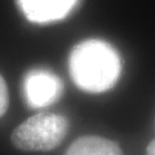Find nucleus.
<instances>
[{
	"instance_id": "obj_5",
	"label": "nucleus",
	"mask_w": 155,
	"mask_h": 155,
	"mask_svg": "<svg viewBox=\"0 0 155 155\" xmlns=\"http://www.w3.org/2000/svg\"><path fill=\"white\" fill-rule=\"evenodd\" d=\"M66 155H124L121 147L109 139L85 136L75 140Z\"/></svg>"
},
{
	"instance_id": "obj_7",
	"label": "nucleus",
	"mask_w": 155,
	"mask_h": 155,
	"mask_svg": "<svg viewBox=\"0 0 155 155\" xmlns=\"http://www.w3.org/2000/svg\"><path fill=\"white\" fill-rule=\"evenodd\" d=\"M146 155H155V139L148 145L147 150H146Z\"/></svg>"
},
{
	"instance_id": "obj_3",
	"label": "nucleus",
	"mask_w": 155,
	"mask_h": 155,
	"mask_svg": "<svg viewBox=\"0 0 155 155\" xmlns=\"http://www.w3.org/2000/svg\"><path fill=\"white\" fill-rule=\"evenodd\" d=\"M25 101L30 107L41 108L52 105L61 97V79L50 70L35 69L27 74L23 82Z\"/></svg>"
},
{
	"instance_id": "obj_2",
	"label": "nucleus",
	"mask_w": 155,
	"mask_h": 155,
	"mask_svg": "<svg viewBox=\"0 0 155 155\" xmlns=\"http://www.w3.org/2000/svg\"><path fill=\"white\" fill-rule=\"evenodd\" d=\"M68 130L66 117L58 114H37L12 133V144L29 152L51 150L61 144Z\"/></svg>"
},
{
	"instance_id": "obj_4",
	"label": "nucleus",
	"mask_w": 155,
	"mask_h": 155,
	"mask_svg": "<svg viewBox=\"0 0 155 155\" xmlns=\"http://www.w3.org/2000/svg\"><path fill=\"white\" fill-rule=\"evenodd\" d=\"M79 0H17L25 18L37 24H48L66 18Z\"/></svg>"
},
{
	"instance_id": "obj_1",
	"label": "nucleus",
	"mask_w": 155,
	"mask_h": 155,
	"mask_svg": "<svg viewBox=\"0 0 155 155\" xmlns=\"http://www.w3.org/2000/svg\"><path fill=\"white\" fill-rule=\"evenodd\" d=\"M121 59L110 44L89 39L77 44L69 56V72L78 87L91 93L111 89L121 75Z\"/></svg>"
},
{
	"instance_id": "obj_6",
	"label": "nucleus",
	"mask_w": 155,
	"mask_h": 155,
	"mask_svg": "<svg viewBox=\"0 0 155 155\" xmlns=\"http://www.w3.org/2000/svg\"><path fill=\"white\" fill-rule=\"evenodd\" d=\"M8 108V91L4 78L0 76V117L6 113Z\"/></svg>"
}]
</instances>
